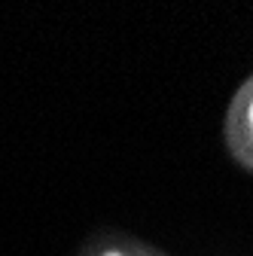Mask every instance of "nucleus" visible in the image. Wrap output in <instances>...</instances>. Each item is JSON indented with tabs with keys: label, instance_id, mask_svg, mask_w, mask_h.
<instances>
[{
	"label": "nucleus",
	"instance_id": "1",
	"mask_svg": "<svg viewBox=\"0 0 253 256\" xmlns=\"http://www.w3.org/2000/svg\"><path fill=\"white\" fill-rule=\"evenodd\" d=\"M250 122H253V104H250Z\"/></svg>",
	"mask_w": 253,
	"mask_h": 256
}]
</instances>
